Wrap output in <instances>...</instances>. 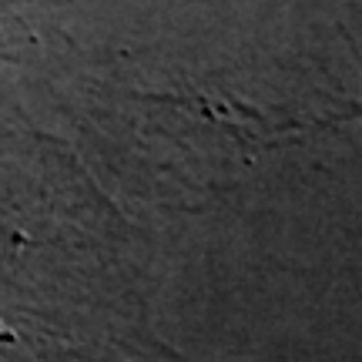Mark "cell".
<instances>
[{
	"label": "cell",
	"mask_w": 362,
	"mask_h": 362,
	"mask_svg": "<svg viewBox=\"0 0 362 362\" xmlns=\"http://www.w3.org/2000/svg\"><path fill=\"white\" fill-rule=\"evenodd\" d=\"M0 40H4V27H0Z\"/></svg>",
	"instance_id": "obj_1"
}]
</instances>
